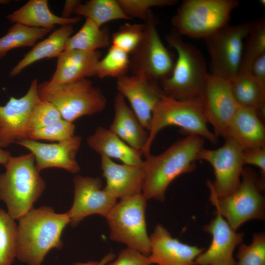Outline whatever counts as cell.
<instances>
[{"mask_svg": "<svg viewBox=\"0 0 265 265\" xmlns=\"http://www.w3.org/2000/svg\"><path fill=\"white\" fill-rule=\"evenodd\" d=\"M204 139L188 135L177 140L161 153L145 157L143 167L145 178L142 194L147 200L161 202L170 184L182 174L192 172L204 148Z\"/></svg>", "mask_w": 265, "mask_h": 265, "instance_id": "1", "label": "cell"}, {"mask_svg": "<svg viewBox=\"0 0 265 265\" xmlns=\"http://www.w3.org/2000/svg\"><path fill=\"white\" fill-rule=\"evenodd\" d=\"M17 259L27 265H41L50 250L60 249L62 232L70 219L47 206L32 208L19 220Z\"/></svg>", "mask_w": 265, "mask_h": 265, "instance_id": "2", "label": "cell"}, {"mask_svg": "<svg viewBox=\"0 0 265 265\" xmlns=\"http://www.w3.org/2000/svg\"><path fill=\"white\" fill-rule=\"evenodd\" d=\"M0 174V200L14 220H19L30 210L41 196L46 183L35 166L31 152L11 157Z\"/></svg>", "mask_w": 265, "mask_h": 265, "instance_id": "3", "label": "cell"}, {"mask_svg": "<svg viewBox=\"0 0 265 265\" xmlns=\"http://www.w3.org/2000/svg\"><path fill=\"white\" fill-rule=\"evenodd\" d=\"M165 39L177 57L171 75L160 81L161 88L166 95L177 100L200 99L209 74L203 54L175 30Z\"/></svg>", "mask_w": 265, "mask_h": 265, "instance_id": "4", "label": "cell"}, {"mask_svg": "<svg viewBox=\"0 0 265 265\" xmlns=\"http://www.w3.org/2000/svg\"><path fill=\"white\" fill-rule=\"evenodd\" d=\"M170 126L179 127L181 132L187 135L200 136L212 144L217 143L218 137L208 128L200 99L179 100L164 95L152 112L148 138L142 152L145 157L150 154L158 133Z\"/></svg>", "mask_w": 265, "mask_h": 265, "instance_id": "5", "label": "cell"}, {"mask_svg": "<svg viewBox=\"0 0 265 265\" xmlns=\"http://www.w3.org/2000/svg\"><path fill=\"white\" fill-rule=\"evenodd\" d=\"M37 94L42 101L51 103L63 119L73 123L85 115L103 111L107 101L102 90L87 78L64 83L38 84Z\"/></svg>", "mask_w": 265, "mask_h": 265, "instance_id": "6", "label": "cell"}, {"mask_svg": "<svg viewBox=\"0 0 265 265\" xmlns=\"http://www.w3.org/2000/svg\"><path fill=\"white\" fill-rule=\"evenodd\" d=\"M237 0H185L171 19L174 29L181 36L205 39L228 25Z\"/></svg>", "mask_w": 265, "mask_h": 265, "instance_id": "7", "label": "cell"}, {"mask_svg": "<svg viewBox=\"0 0 265 265\" xmlns=\"http://www.w3.org/2000/svg\"><path fill=\"white\" fill-rule=\"evenodd\" d=\"M264 189L256 173L250 168H243L240 184L235 191L221 198L210 192V200L216 212L237 230L246 221L265 219Z\"/></svg>", "mask_w": 265, "mask_h": 265, "instance_id": "8", "label": "cell"}, {"mask_svg": "<svg viewBox=\"0 0 265 265\" xmlns=\"http://www.w3.org/2000/svg\"><path fill=\"white\" fill-rule=\"evenodd\" d=\"M147 201L142 194L120 199L106 218L112 240L149 256L151 243L146 229Z\"/></svg>", "mask_w": 265, "mask_h": 265, "instance_id": "9", "label": "cell"}, {"mask_svg": "<svg viewBox=\"0 0 265 265\" xmlns=\"http://www.w3.org/2000/svg\"><path fill=\"white\" fill-rule=\"evenodd\" d=\"M132 75H141L158 82L168 78L175 60L159 35L154 15L151 10L144 21L143 37L131 54Z\"/></svg>", "mask_w": 265, "mask_h": 265, "instance_id": "10", "label": "cell"}, {"mask_svg": "<svg viewBox=\"0 0 265 265\" xmlns=\"http://www.w3.org/2000/svg\"><path fill=\"white\" fill-rule=\"evenodd\" d=\"M251 25V22L228 24L204 39L210 55L211 74L229 81L236 77Z\"/></svg>", "mask_w": 265, "mask_h": 265, "instance_id": "11", "label": "cell"}, {"mask_svg": "<svg viewBox=\"0 0 265 265\" xmlns=\"http://www.w3.org/2000/svg\"><path fill=\"white\" fill-rule=\"evenodd\" d=\"M224 140L221 147L212 150L203 148L199 155V160L206 161L213 169L214 180L208 181L207 185L217 198L227 196L238 188L244 165L241 147L231 137Z\"/></svg>", "mask_w": 265, "mask_h": 265, "instance_id": "12", "label": "cell"}, {"mask_svg": "<svg viewBox=\"0 0 265 265\" xmlns=\"http://www.w3.org/2000/svg\"><path fill=\"white\" fill-rule=\"evenodd\" d=\"M203 113L214 133L225 139L228 130L238 106L233 95L230 82L209 73L200 99Z\"/></svg>", "mask_w": 265, "mask_h": 265, "instance_id": "13", "label": "cell"}, {"mask_svg": "<svg viewBox=\"0 0 265 265\" xmlns=\"http://www.w3.org/2000/svg\"><path fill=\"white\" fill-rule=\"evenodd\" d=\"M37 80H32L26 93L17 99L11 97L4 106H0V147L29 139V123L33 111L40 102Z\"/></svg>", "mask_w": 265, "mask_h": 265, "instance_id": "14", "label": "cell"}, {"mask_svg": "<svg viewBox=\"0 0 265 265\" xmlns=\"http://www.w3.org/2000/svg\"><path fill=\"white\" fill-rule=\"evenodd\" d=\"M74 197L73 204L66 212L72 227L92 214L106 217L115 205L116 200L104 188L100 178L76 175L73 178Z\"/></svg>", "mask_w": 265, "mask_h": 265, "instance_id": "15", "label": "cell"}, {"mask_svg": "<svg viewBox=\"0 0 265 265\" xmlns=\"http://www.w3.org/2000/svg\"><path fill=\"white\" fill-rule=\"evenodd\" d=\"M118 93L128 100L132 109L148 132L153 111L165 95L158 82L141 75H125L116 83Z\"/></svg>", "mask_w": 265, "mask_h": 265, "instance_id": "16", "label": "cell"}, {"mask_svg": "<svg viewBox=\"0 0 265 265\" xmlns=\"http://www.w3.org/2000/svg\"><path fill=\"white\" fill-rule=\"evenodd\" d=\"M82 138L72 136L55 143H44L30 139H23L16 143L22 146L33 154L37 169L60 168L76 174L80 167L76 159Z\"/></svg>", "mask_w": 265, "mask_h": 265, "instance_id": "17", "label": "cell"}, {"mask_svg": "<svg viewBox=\"0 0 265 265\" xmlns=\"http://www.w3.org/2000/svg\"><path fill=\"white\" fill-rule=\"evenodd\" d=\"M203 230L211 235L212 241L208 249L196 258L195 265H237L233 253L244 234L237 232L217 212Z\"/></svg>", "mask_w": 265, "mask_h": 265, "instance_id": "18", "label": "cell"}, {"mask_svg": "<svg viewBox=\"0 0 265 265\" xmlns=\"http://www.w3.org/2000/svg\"><path fill=\"white\" fill-rule=\"evenodd\" d=\"M151 251L149 257L157 265H195L196 258L205 248L190 245L172 237L159 224L149 237Z\"/></svg>", "mask_w": 265, "mask_h": 265, "instance_id": "19", "label": "cell"}, {"mask_svg": "<svg viewBox=\"0 0 265 265\" xmlns=\"http://www.w3.org/2000/svg\"><path fill=\"white\" fill-rule=\"evenodd\" d=\"M101 167L106 180L104 189L116 199L142 194L145 178L143 166L118 164L101 156Z\"/></svg>", "mask_w": 265, "mask_h": 265, "instance_id": "20", "label": "cell"}, {"mask_svg": "<svg viewBox=\"0 0 265 265\" xmlns=\"http://www.w3.org/2000/svg\"><path fill=\"white\" fill-rule=\"evenodd\" d=\"M100 51L78 50L63 51L57 57L56 67L50 83H64L95 76V69L101 58Z\"/></svg>", "mask_w": 265, "mask_h": 265, "instance_id": "21", "label": "cell"}, {"mask_svg": "<svg viewBox=\"0 0 265 265\" xmlns=\"http://www.w3.org/2000/svg\"><path fill=\"white\" fill-rule=\"evenodd\" d=\"M243 151L265 147V128L254 110L238 107L228 130Z\"/></svg>", "mask_w": 265, "mask_h": 265, "instance_id": "22", "label": "cell"}, {"mask_svg": "<svg viewBox=\"0 0 265 265\" xmlns=\"http://www.w3.org/2000/svg\"><path fill=\"white\" fill-rule=\"evenodd\" d=\"M89 147L101 156L116 159L123 164L143 166V153L136 150L111 132L100 126L86 139Z\"/></svg>", "mask_w": 265, "mask_h": 265, "instance_id": "23", "label": "cell"}, {"mask_svg": "<svg viewBox=\"0 0 265 265\" xmlns=\"http://www.w3.org/2000/svg\"><path fill=\"white\" fill-rule=\"evenodd\" d=\"M80 17L68 18L58 16L50 10L47 0H30L7 16L11 22L29 27L52 30L56 25H73L80 22Z\"/></svg>", "mask_w": 265, "mask_h": 265, "instance_id": "24", "label": "cell"}, {"mask_svg": "<svg viewBox=\"0 0 265 265\" xmlns=\"http://www.w3.org/2000/svg\"><path fill=\"white\" fill-rule=\"evenodd\" d=\"M73 25L61 26L47 38L38 43L11 69L10 77L20 74L32 63L44 58L57 57L64 51L68 39L74 32Z\"/></svg>", "mask_w": 265, "mask_h": 265, "instance_id": "25", "label": "cell"}, {"mask_svg": "<svg viewBox=\"0 0 265 265\" xmlns=\"http://www.w3.org/2000/svg\"><path fill=\"white\" fill-rule=\"evenodd\" d=\"M230 82L238 106L254 110L260 117H265V89L256 81L251 74L238 73Z\"/></svg>", "mask_w": 265, "mask_h": 265, "instance_id": "26", "label": "cell"}, {"mask_svg": "<svg viewBox=\"0 0 265 265\" xmlns=\"http://www.w3.org/2000/svg\"><path fill=\"white\" fill-rule=\"evenodd\" d=\"M110 43L109 28L100 27L86 18L80 30L68 39L64 51L78 50L94 52L108 47Z\"/></svg>", "mask_w": 265, "mask_h": 265, "instance_id": "27", "label": "cell"}, {"mask_svg": "<svg viewBox=\"0 0 265 265\" xmlns=\"http://www.w3.org/2000/svg\"><path fill=\"white\" fill-rule=\"evenodd\" d=\"M114 117L120 121L129 136L130 146L142 152L148 140V132L119 93L114 98Z\"/></svg>", "mask_w": 265, "mask_h": 265, "instance_id": "28", "label": "cell"}, {"mask_svg": "<svg viewBox=\"0 0 265 265\" xmlns=\"http://www.w3.org/2000/svg\"><path fill=\"white\" fill-rule=\"evenodd\" d=\"M74 13L92 20L98 26L116 20H131L124 13L117 0H90L81 3Z\"/></svg>", "mask_w": 265, "mask_h": 265, "instance_id": "29", "label": "cell"}, {"mask_svg": "<svg viewBox=\"0 0 265 265\" xmlns=\"http://www.w3.org/2000/svg\"><path fill=\"white\" fill-rule=\"evenodd\" d=\"M51 31L46 28L32 27L15 23L7 33L0 38V58L12 49L34 46L38 40L42 39Z\"/></svg>", "mask_w": 265, "mask_h": 265, "instance_id": "30", "label": "cell"}, {"mask_svg": "<svg viewBox=\"0 0 265 265\" xmlns=\"http://www.w3.org/2000/svg\"><path fill=\"white\" fill-rule=\"evenodd\" d=\"M265 54V20L261 18L251 22L245 40L238 73H250L253 62Z\"/></svg>", "mask_w": 265, "mask_h": 265, "instance_id": "31", "label": "cell"}, {"mask_svg": "<svg viewBox=\"0 0 265 265\" xmlns=\"http://www.w3.org/2000/svg\"><path fill=\"white\" fill-rule=\"evenodd\" d=\"M17 225L0 208V265H12L17 259Z\"/></svg>", "mask_w": 265, "mask_h": 265, "instance_id": "32", "label": "cell"}, {"mask_svg": "<svg viewBox=\"0 0 265 265\" xmlns=\"http://www.w3.org/2000/svg\"><path fill=\"white\" fill-rule=\"evenodd\" d=\"M130 68L129 54L111 46L105 56L97 62L95 76L100 79L111 77L117 79L126 75Z\"/></svg>", "mask_w": 265, "mask_h": 265, "instance_id": "33", "label": "cell"}, {"mask_svg": "<svg viewBox=\"0 0 265 265\" xmlns=\"http://www.w3.org/2000/svg\"><path fill=\"white\" fill-rule=\"evenodd\" d=\"M144 30V24L125 23L112 34L111 46L131 54L140 43Z\"/></svg>", "mask_w": 265, "mask_h": 265, "instance_id": "34", "label": "cell"}, {"mask_svg": "<svg viewBox=\"0 0 265 265\" xmlns=\"http://www.w3.org/2000/svg\"><path fill=\"white\" fill-rule=\"evenodd\" d=\"M237 254V265H265V234H254L251 243H241Z\"/></svg>", "mask_w": 265, "mask_h": 265, "instance_id": "35", "label": "cell"}, {"mask_svg": "<svg viewBox=\"0 0 265 265\" xmlns=\"http://www.w3.org/2000/svg\"><path fill=\"white\" fill-rule=\"evenodd\" d=\"M75 130V126L73 123L62 119L31 132L29 139L36 141L46 140L59 142L74 135Z\"/></svg>", "mask_w": 265, "mask_h": 265, "instance_id": "36", "label": "cell"}, {"mask_svg": "<svg viewBox=\"0 0 265 265\" xmlns=\"http://www.w3.org/2000/svg\"><path fill=\"white\" fill-rule=\"evenodd\" d=\"M126 15L131 20L139 19L145 21L153 7L172 6L176 0H117Z\"/></svg>", "mask_w": 265, "mask_h": 265, "instance_id": "37", "label": "cell"}, {"mask_svg": "<svg viewBox=\"0 0 265 265\" xmlns=\"http://www.w3.org/2000/svg\"><path fill=\"white\" fill-rule=\"evenodd\" d=\"M62 119L60 112L50 102L40 100L31 116L29 133Z\"/></svg>", "mask_w": 265, "mask_h": 265, "instance_id": "38", "label": "cell"}, {"mask_svg": "<svg viewBox=\"0 0 265 265\" xmlns=\"http://www.w3.org/2000/svg\"><path fill=\"white\" fill-rule=\"evenodd\" d=\"M149 256L139 251L127 247L120 251L117 259L107 265H151Z\"/></svg>", "mask_w": 265, "mask_h": 265, "instance_id": "39", "label": "cell"}, {"mask_svg": "<svg viewBox=\"0 0 265 265\" xmlns=\"http://www.w3.org/2000/svg\"><path fill=\"white\" fill-rule=\"evenodd\" d=\"M244 164L255 166L260 170L259 179L261 184L265 185V147L243 151Z\"/></svg>", "mask_w": 265, "mask_h": 265, "instance_id": "40", "label": "cell"}, {"mask_svg": "<svg viewBox=\"0 0 265 265\" xmlns=\"http://www.w3.org/2000/svg\"><path fill=\"white\" fill-rule=\"evenodd\" d=\"M250 73L256 81L265 89V54L262 55L253 62Z\"/></svg>", "mask_w": 265, "mask_h": 265, "instance_id": "41", "label": "cell"}, {"mask_svg": "<svg viewBox=\"0 0 265 265\" xmlns=\"http://www.w3.org/2000/svg\"><path fill=\"white\" fill-rule=\"evenodd\" d=\"M81 1L79 0H66L61 17L65 18H70L72 13L75 12L77 7L81 3Z\"/></svg>", "mask_w": 265, "mask_h": 265, "instance_id": "42", "label": "cell"}, {"mask_svg": "<svg viewBox=\"0 0 265 265\" xmlns=\"http://www.w3.org/2000/svg\"><path fill=\"white\" fill-rule=\"evenodd\" d=\"M115 255L112 253H109L106 255L102 260L99 262H77L74 265H106L115 258Z\"/></svg>", "mask_w": 265, "mask_h": 265, "instance_id": "43", "label": "cell"}, {"mask_svg": "<svg viewBox=\"0 0 265 265\" xmlns=\"http://www.w3.org/2000/svg\"><path fill=\"white\" fill-rule=\"evenodd\" d=\"M11 157V155L8 151L3 150L0 147V164L4 166L7 162Z\"/></svg>", "mask_w": 265, "mask_h": 265, "instance_id": "44", "label": "cell"}, {"mask_svg": "<svg viewBox=\"0 0 265 265\" xmlns=\"http://www.w3.org/2000/svg\"><path fill=\"white\" fill-rule=\"evenodd\" d=\"M259 2L262 4V5L265 6V0H260Z\"/></svg>", "mask_w": 265, "mask_h": 265, "instance_id": "45", "label": "cell"}, {"mask_svg": "<svg viewBox=\"0 0 265 265\" xmlns=\"http://www.w3.org/2000/svg\"></svg>", "mask_w": 265, "mask_h": 265, "instance_id": "46", "label": "cell"}]
</instances>
